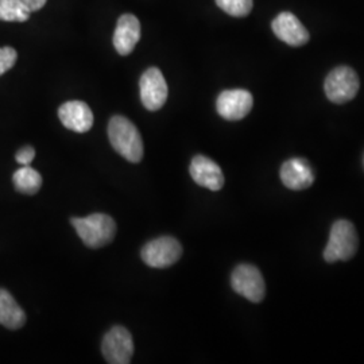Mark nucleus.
Here are the masks:
<instances>
[{"label": "nucleus", "instance_id": "7ed1b4c3", "mask_svg": "<svg viewBox=\"0 0 364 364\" xmlns=\"http://www.w3.org/2000/svg\"><path fill=\"white\" fill-rule=\"evenodd\" d=\"M359 246V237L351 221L338 220L331 228L329 240L324 250V259L328 263L350 260L355 257Z\"/></svg>", "mask_w": 364, "mask_h": 364}, {"label": "nucleus", "instance_id": "aec40b11", "mask_svg": "<svg viewBox=\"0 0 364 364\" xmlns=\"http://www.w3.org/2000/svg\"><path fill=\"white\" fill-rule=\"evenodd\" d=\"M34 156H36V150H34L31 146H25V147H22V149L16 153L15 159H16L18 164H21V165H23V166H28V165L33 162Z\"/></svg>", "mask_w": 364, "mask_h": 364}, {"label": "nucleus", "instance_id": "f3484780", "mask_svg": "<svg viewBox=\"0 0 364 364\" xmlns=\"http://www.w3.org/2000/svg\"><path fill=\"white\" fill-rule=\"evenodd\" d=\"M30 11L21 0H0V21L3 22H26Z\"/></svg>", "mask_w": 364, "mask_h": 364}, {"label": "nucleus", "instance_id": "6ab92c4d", "mask_svg": "<svg viewBox=\"0 0 364 364\" xmlns=\"http://www.w3.org/2000/svg\"><path fill=\"white\" fill-rule=\"evenodd\" d=\"M18 60V53L10 46L0 48V76L9 72Z\"/></svg>", "mask_w": 364, "mask_h": 364}, {"label": "nucleus", "instance_id": "2eb2a0df", "mask_svg": "<svg viewBox=\"0 0 364 364\" xmlns=\"http://www.w3.org/2000/svg\"><path fill=\"white\" fill-rule=\"evenodd\" d=\"M26 323V313L18 305L13 296L0 289V326L9 329H19Z\"/></svg>", "mask_w": 364, "mask_h": 364}, {"label": "nucleus", "instance_id": "dca6fc26", "mask_svg": "<svg viewBox=\"0 0 364 364\" xmlns=\"http://www.w3.org/2000/svg\"><path fill=\"white\" fill-rule=\"evenodd\" d=\"M15 189L23 195H36L42 186V177L38 171L30 166H22L13 176Z\"/></svg>", "mask_w": 364, "mask_h": 364}, {"label": "nucleus", "instance_id": "0eeeda50", "mask_svg": "<svg viewBox=\"0 0 364 364\" xmlns=\"http://www.w3.org/2000/svg\"><path fill=\"white\" fill-rule=\"evenodd\" d=\"M102 352L109 364H129L134 355V341L124 326H114L105 333Z\"/></svg>", "mask_w": 364, "mask_h": 364}, {"label": "nucleus", "instance_id": "f257e3e1", "mask_svg": "<svg viewBox=\"0 0 364 364\" xmlns=\"http://www.w3.org/2000/svg\"><path fill=\"white\" fill-rule=\"evenodd\" d=\"M109 144L117 154L131 164H138L144 158V141L135 124L127 117H111L108 123Z\"/></svg>", "mask_w": 364, "mask_h": 364}, {"label": "nucleus", "instance_id": "a211bd4d", "mask_svg": "<svg viewBox=\"0 0 364 364\" xmlns=\"http://www.w3.org/2000/svg\"><path fill=\"white\" fill-rule=\"evenodd\" d=\"M216 4L224 13L236 18H242L251 13L254 3L252 0H216Z\"/></svg>", "mask_w": 364, "mask_h": 364}, {"label": "nucleus", "instance_id": "412c9836", "mask_svg": "<svg viewBox=\"0 0 364 364\" xmlns=\"http://www.w3.org/2000/svg\"><path fill=\"white\" fill-rule=\"evenodd\" d=\"M21 1L30 13H34V11H39L46 4L48 0H21Z\"/></svg>", "mask_w": 364, "mask_h": 364}, {"label": "nucleus", "instance_id": "1a4fd4ad", "mask_svg": "<svg viewBox=\"0 0 364 364\" xmlns=\"http://www.w3.org/2000/svg\"><path fill=\"white\" fill-rule=\"evenodd\" d=\"M254 99L246 90H228L221 92L216 100L218 114L225 120L236 122L247 117L252 109Z\"/></svg>", "mask_w": 364, "mask_h": 364}, {"label": "nucleus", "instance_id": "20e7f679", "mask_svg": "<svg viewBox=\"0 0 364 364\" xmlns=\"http://www.w3.org/2000/svg\"><path fill=\"white\" fill-rule=\"evenodd\" d=\"M359 77L350 66H338L326 76L324 82L326 97L335 105L351 102L359 91Z\"/></svg>", "mask_w": 364, "mask_h": 364}, {"label": "nucleus", "instance_id": "f03ea898", "mask_svg": "<svg viewBox=\"0 0 364 364\" xmlns=\"http://www.w3.org/2000/svg\"><path fill=\"white\" fill-rule=\"evenodd\" d=\"M70 223L87 247H105L114 240L117 235V223L105 213H92L87 218H73Z\"/></svg>", "mask_w": 364, "mask_h": 364}, {"label": "nucleus", "instance_id": "4be33fe9", "mask_svg": "<svg viewBox=\"0 0 364 364\" xmlns=\"http://www.w3.org/2000/svg\"><path fill=\"white\" fill-rule=\"evenodd\" d=\"M363 166H364V156H363Z\"/></svg>", "mask_w": 364, "mask_h": 364}, {"label": "nucleus", "instance_id": "4468645a", "mask_svg": "<svg viewBox=\"0 0 364 364\" xmlns=\"http://www.w3.org/2000/svg\"><path fill=\"white\" fill-rule=\"evenodd\" d=\"M141 39L139 19L132 14H124L119 18L114 33V46L120 55H129Z\"/></svg>", "mask_w": 364, "mask_h": 364}, {"label": "nucleus", "instance_id": "423d86ee", "mask_svg": "<svg viewBox=\"0 0 364 364\" xmlns=\"http://www.w3.org/2000/svg\"><path fill=\"white\" fill-rule=\"evenodd\" d=\"M231 285L237 294L258 304L264 299L266 285L259 270L252 264H239L231 275Z\"/></svg>", "mask_w": 364, "mask_h": 364}, {"label": "nucleus", "instance_id": "f8f14e48", "mask_svg": "<svg viewBox=\"0 0 364 364\" xmlns=\"http://www.w3.org/2000/svg\"><path fill=\"white\" fill-rule=\"evenodd\" d=\"M281 181L290 191H304L311 188L314 182V173L308 161L291 158L281 166Z\"/></svg>", "mask_w": 364, "mask_h": 364}, {"label": "nucleus", "instance_id": "9d476101", "mask_svg": "<svg viewBox=\"0 0 364 364\" xmlns=\"http://www.w3.org/2000/svg\"><path fill=\"white\" fill-rule=\"evenodd\" d=\"M272 28L277 38L281 39L289 46H304L311 38L309 31L299 22V18L289 11L279 14L274 19Z\"/></svg>", "mask_w": 364, "mask_h": 364}, {"label": "nucleus", "instance_id": "39448f33", "mask_svg": "<svg viewBox=\"0 0 364 364\" xmlns=\"http://www.w3.org/2000/svg\"><path fill=\"white\" fill-rule=\"evenodd\" d=\"M141 257L150 267L166 269L181 258V243L171 236H161L144 246Z\"/></svg>", "mask_w": 364, "mask_h": 364}, {"label": "nucleus", "instance_id": "6e6552de", "mask_svg": "<svg viewBox=\"0 0 364 364\" xmlns=\"http://www.w3.org/2000/svg\"><path fill=\"white\" fill-rule=\"evenodd\" d=\"M141 100L146 109L158 111L168 100V84L158 68H149L139 81Z\"/></svg>", "mask_w": 364, "mask_h": 364}, {"label": "nucleus", "instance_id": "9b49d317", "mask_svg": "<svg viewBox=\"0 0 364 364\" xmlns=\"http://www.w3.org/2000/svg\"><path fill=\"white\" fill-rule=\"evenodd\" d=\"M189 171L197 185L207 188L209 191L218 192L224 186L223 170L208 156H196L191 162Z\"/></svg>", "mask_w": 364, "mask_h": 364}, {"label": "nucleus", "instance_id": "ddd939ff", "mask_svg": "<svg viewBox=\"0 0 364 364\" xmlns=\"http://www.w3.org/2000/svg\"><path fill=\"white\" fill-rule=\"evenodd\" d=\"M58 117L68 130L84 134L93 126V114L87 103L80 100L66 102L58 108Z\"/></svg>", "mask_w": 364, "mask_h": 364}]
</instances>
